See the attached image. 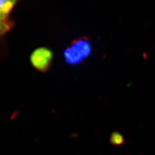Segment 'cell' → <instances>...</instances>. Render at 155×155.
<instances>
[{
    "label": "cell",
    "mask_w": 155,
    "mask_h": 155,
    "mask_svg": "<svg viewBox=\"0 0 155 155\" xmlns=\"http://www.w3.org/2000/svg\"><path fill=\"white\" fill-rule=\"evenodd\" d=\"M17 2V0H0V21L8 20Z\"/></svg>",
    "instance_id": "3"
},
{
    "label": "cell",
    "mask_w": 155,
    "mask_h": 155,
    "mask_svg": "<svg viewBox=\"0 0 155 155\" xmlns=\"http://www.w3.org/2000/svg\"><path fill=\"white\" fill-rule=\"evenodd\" d=\"M53 60V53L46 48H40L36 49L30 56V61L35 68L46 72L49 68Z\"/></svg>",
    "instance_id": "2"
},
{
    "label": "cell",
    "mask_w": 155,
    "mask_h": 155,
    "mask_svg": "<svg viewBox=\"0 0 155 155\" xmlns=\"http://www.w3.org/2000/svg\"><path fill=\"white\" fill-rule=\"evenodd\" d=\"M91 53L90 40L87 38L75 40L64 51V57L68 63L75 65L88 57Z\"/></svg>",
    "instance_id": "1"
},
{
    "label": "cell",
    "mask_w": 155,
    "mask_h": 155,
    "mask_svg": "<svg viewBox=\"0 0 155 155\" xmlns=\"http://www.w3.org/2000/svg\"><path fill=\"white\" fill-rule=\"evenodd\" d=\"M12 27V22L9 19L6 21H0V36L10 30Z\"/></svg>",
    "instance_id": "5"
},
{
    "label": "cell",
    "mask_w": 155,
    "mask_h": 155,
    "mask_svg": "<svg viewBox=\"0 0 155 155\" xmlns=\"http://www.w3.org/2000/svg\"><path fill=\"white\" fill-rule=\"evenodd\" d=\"M110 142L113 145H115V146H119V145H121L124 142V137L121 134L118 132V131H116V132L112 133V134L111 135Z\"/></svg>",
    "instance_id": "4"
}]
</instances>
